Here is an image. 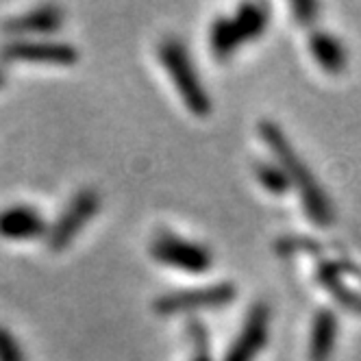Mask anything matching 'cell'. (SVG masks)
I'll return each mask as SVG.
<instances>
[{
	"mask_svg": "<svg viewBox=\"0 0 361 361\" xmlns=\"http://www.w3.org/2000/svg\"><path fill=\"white\" fill-rule=\"evenodd\" d=\"M150 255L157 259L161 266H170L176 270H183L190 274H202L207 272L214 264L212 250L204 248L202 244L183 240L168 231L154 235L150 242Z\"/></svg>",
	"mask_w": 361,
	"mask_h": 361,
	"instance_id": "cell-3",
	"label": "cell"
},
{
	"mask_svg": "<svg viewBox=\"0 0 361 361\" xmlns=\"http://www.w3.org/2000/svg\"><path fill=\"white\" fill-rule=\"evenodd\" d=\"M244 44L233 18H218L212 24V33H209V46L216 59L226 61L228 57L235 55V50Z\"/></svg>",
	"mask_w": 361,
	"mask_h": 361,
	"instance_id": "cell-13",
	"label": "cell"
},
{
	"mask_svg": "<svg viewBox=\"0 0 361 361\" xmlns=\"http://www.w3.org/2000/svg\"><path fill=\"white\" fill-rule=\"evenodd\" d=\"M276 252L279 255H292V252H318L320 246L318 242L309 240V238H294V235H288V238H281L276 242Z\"/></svg>",
	"mask_w": 361,
	"mask_h": 361,
	"instance_id": "cell-17",
	"label": "cell"
},
{
	"mask_svg": "<svg viewBox=\"0 0 361 361\" xmlns=\"http://www.w3.org/2000/svg\"><path fill=\"white\" fill-rule=\"evenodd\" d=\"M338 340V316L333 309H318L312 324V338H309V361H329Z\"/></svg>",
	"mask_w": 361,
	"mask_h": 361,
	"instance_id": "cell-10",
	"label": "cell"
},
{
	"mask_svg": "<svg viewBox=\"0 0 361 361\" xmlns=\"http://www.w3.org/2000/svg\"><path fill=\"white\" fill-rule=\"evenodd\" d=\"M268 324H270V309L266 302H257L248 309L246 322L231 344L224 361H252L268 342Z\"/></svg>",
	"mask_w": 361,
	"mask_h": 361,
	"instance_id": "cell-7",
	"label": "cell"
},
{
	"mask_svg": "<svg viewBox=\"0 0 361 361\" xmlns=\"http://www.w3.org/2000/svg\"><path fill=\"white\" fill-rule=\"evenodd\" d=\"M318 281H320L322 288H326L333 294V298L338 300L342 307H346L348 312L361 316V294L350 290L342 281V266L333 264V262H320Z\"/></svg>",
	"mask_w": 361,
	"mask_h": 361,
	"instance_id": "cell-12",
	"label": "cell"
},
{
	"mask_svg": "<svg viewBox=\"0 0 361 361\" xmlns=\"http://www.w3.org/2000/svg\"><path fill=\"white\" fill-rule=\"evenodd\" d=\"M188 331H190V338H192V344H194V353H192L190 361H214L207 326H204L200 320H190Z\"/></svg>",
	"mask_w": 361,
	"mask_h": 361,
	"instance_id": "cell-16",
	"label": "cell"
},
{
	"mask_svg": "<svg viewBox=\"0 0 361 361\" xmlns=\"http://www.w3.org/2000/svg\"><path fill=\"white\" fill-rule=\"evenodd\" d=\"M309 48L318 66L329 74H342L346 70L348 57L344 46L326 31H314L309 35Z\"/></svg>",
	"mask_w": 361,
	"mask_h": 361,
	"instance_id": "cell-11",
	"label": "cell"
},
{
	"mask_svg": "<svg viewBox=\"0 0 361 361\" xmlns=\"http://www.w3.org/2000/svg\"><path fill=\"white\" fill-rule=\"evenodd\" d=\"M3 83H5V72L0 70V85H3Z\"/></svg>",
	"mask_w": 361,
	"mask_h": 361,
	"instance_id": "cell-20",
	"label": "cell"
},
{
	"mask_svg": "<svg viewBox=\"0 0 361 361\" xmlns=\"http://www.w3.org/2000/svg\"><path fill=\"white\" fill-rule=\"evenodd\" d=\"M0 361H24V353L18 340L5 326H0Z\"/></svg>",
	"mask_w": 361,
	"mask_h": 361,
	"instance_id": "cell-18",
	"label": "cell"
},
{
	"mask_svg": "<svg viewBox=\"0 0 361 361\" xmlns=\"http://www.w3.org/2000/svg\"><path fill=\"white\" fill-rule=\"evenodd\" d=\"M318 5L316 3H309V0H302V3H294L292 5V11H294V18L300 22V24H312L318 16Z\"/></svg>",
	"mask_w": 361,
	"mask_h": 361,
	"instance_id": "cell-19",
	"label": "cell"
},
{
	"mask_svg": "<svg viewBox=\"0 0 361 361\" xmlns=\"http://www.w3.org/2000/svg\"><path fill=\"white\" fill-rule=\"evenodd\" d=\"M63 24V11L57 5H39L31 11L7 18L3 22V31L11 35L29 33H53Z\"/></svg>",
	"mask_w": 361,
	"mask_h": 361,
	"instance_id": "cell-9",
	"label": "cell"
},
{
	"mask_svg": "<svg viewBox=\"0 0 361 361\" xmlns=\"http://www.w3.org/2000/svg\"><path fill=\"white\" fill-rule=\"evenodd\" d=\"M100 209V194L92 188L79 190L68 207L59 214V218L48 228V248L50 250H66L70 242L81 233V228L96 216Z\"/></svg>",
	"mask_w": 361,
	"mask_h": 361,
	"instance_id": "cell-4",
	"label": "cell"
},
{
	"mask_svg": "<svg viewBox=\"0 0 361 361\" xmlns=\"http://www.w3.org/2000/svg\"><path fill=\"white\" fill-rule=\"evenodd\" d=\"M259 135H262L264 144L270 148V152L274 154L276 164L286 170V174L290 178V185L296 188L307 218L316 226H331L335 220L333 202L326 196V192L322 190V185L318 183V178L314 176L312 168L302 161V157L296 152V148L292 146L288 135L283 133V128L272 120H262Z\"/></svg>",
	"mask_w": 361,
	"mask_h": 361,
	"instance_id": "cell-1",
	"label": "cell"
},
{
	"mask_svg": "<svg viewBox=\"0 0 361 361\" xmlns=\"http://www.w3.org/2000/svg\"><path fill=\"white\" fill-rule=\"evenodd\" d=\"M159 61L170 74V79L188 111L196 118H207L212 114V96L198 79L188 48L176 37H166L159 44Z\"/></svg>",
	"mask_w": 361,
	"mask_h": 361,
	"instance_id": "cell-2",
	"label": "cell"
},
{
	"mask_svg": "<svg viewBox=\"0 0 361 361\" xmlns=\"http://www.w3.org/2000/svg\"><path fill=\"white\" fill-rule=\"evenodd\" d=\"M268 7L266 5H259V3H246L242 5L235 16H233V22L235 27L242 35L244 42H250V39H257L262 37V33L266 31L268 27Z\"/></svg>",
	"mask_w": 361,
	"mask_h": 361,
	"instance_id": "cell-14",
	"label": "cell"
},
{
	"mask_svg": "<svg viewBox=\"0 0 361 361\" xmlns=\"http://www.w3.org/2000/svg\"><path fill=\"white\" fill-rule=\"evenodd\" d=\"M0 57L7 61H37L70 66L79 61V50L68 42L55 39H11L0 46Z\"/></svg>",
	"mask_w": 361,
	"mask_h": 361,
	"instance_id": "cell-6",
	"label": "cell"
},
{
	"mask_svg": "<svg viewBox=\"0 0 361 361\" xmlns=\"http://www.w3.org/2000/svg\"><path fill=\"white\" fill-rule=\"evenodd\" d=\"M46 233L48 224L33 207L16 204L0 212V235L7 240H35Z\"/></svg>",
	"mask_w": 361,
	"mask_h": 361,
	"instance_id": "cell-8",
	"label": "cell"
},
{
	"mask_svg": "<svg viewBox=\"0 0 361 361\" xmlns=\"http://www.w3.org/2000/svg\"><path fill=\"white\" fill-rule=\"evenodd\" d=\"M255 174L259 178V183L270 192V194H276V196H283L292 185H290V178L286 174L279 164L274 161H259L255 164Z\"/></svg>",
	"mask_w": 361,
	"mask_h": 361,
	"instance_id": "cell-15",
	"label": "cell"
},
{
	"mask_svg": "<svg viewBox=\"0 0 361 361\" xmlns=\"http://www.w3.org/2000/svg\"><path fill=\"white\" fill-rule=\"evenodd\" d=\"M238 290L233 283H214L204 288H192V290H176L170 294H161L152 302V309L159 316H176L183 312H196V309L207 307H224L233 302Z\"/></svg>",
	"mask_w": 361,
	"mask_h": 361,
	"instance_id": "cell-5",
	"label": "cell"
}]
</instances>
